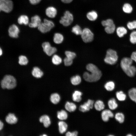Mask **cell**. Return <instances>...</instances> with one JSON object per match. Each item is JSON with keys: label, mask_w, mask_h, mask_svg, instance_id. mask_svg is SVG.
I'll return each mask as SVG.
<instances>
[{"label": "cell", "mask_w": 136, "mask_h": 136, "mask_svg": "<svg viewBox=\"0 0 136 136\" xmlns=\"http://www.w3.org/2000/svg\"><path fill=\"white\" fill-rule=\"evenodd\" d=\"M1 86L3 89H11L15 88L16 85V81L13 76L7 75L5 76L1 82Z\"/></svg>", "instance_id": "cell-1"}, {"label": "cell", "mask_w": 136, "mask_h": 136, "mask_svg": "<svg viewBox=\"0 0 136 136\" xmlns=\"http://www.w3.org/2000/svg\"><path fill=\"white\" fill-rule=\"evenodd\" d=\"M118 58L116 52L113 50L109 49L107 51L104 61L106 63L108 64L114 65L117 62Z\"/></svg>", "instance_id": "cell-2"}, {"label": "cell", "mask_w": 136, "mask_h": 136, "mask_svg": "<svg viewBox=\"0 0 136 136\" xmlns=\"http://www.w3.org/2000/svg\"><path fill=\"white\" fill-rule=\"evenodd\" d=\"M102 74L101 71L99 70L95 72H85L83 74V77L86 81L90 82H94L99 80L101 78Z\"/></svg>", "instance_id": "cell-3"}, {"label": "cell", "mask_w": 136, "mask_h": 136, "mask_svg": "<svg viewBox=\"0 0 136 136\" xmlns=\"http://www.w3.org/2000/svg\"><path fill=\"white\" fill-rule=\"evenodd\" d=\"M54 26V24L52 21L45 19L44 22H41L38 27L41 32L44 33L50 31Z\"/></svg>", "instance_id": "cell-4"}, {"label": "cell", "mask_w": 136, "mask_h": 136, "mask_svg": "<svg viewBox=\"0 0 136 136\" xmlns=\"http://www.w3.org/2000/svg\"><path fill=\"white\" fill-rule=\"evenodd\" d=\"M74 17L72 14L69 11H66L63 16L61 17L59 22L63 26H67L70 25L73 21Z\"/></svg>", "instance_id": "cell-5"}, {"label": "cell", "mask_w": 136, "mask_h": 136, "mask_svg": "<svg viewBox=\"0 0 136 136\" xmlns=\"http://www.w3.org/2000/svg\"><path fill=\"white\" fill-rule=\"evenodd\" d=\"M13 4L11 0H0V12L3 11L9 13L13 9Z\"/></svg>", "instance_id": "cell-6"}, {"label": "cell", "mask_w": 136, "mask_h": 136, "mask_svg": "<svg viewBox=\"0 0 136 136\" xmlns=\"http://www.w3.org/2000/svg\"><path fill=\"white\" fill-rule=\"evenodd\" d=\"M81 36L83 41L86 43L91 42L94 38L93 33L88 28H85L82 30Z\"/></svg>", "instance_id": "cell-7"}, {"label": "cell", "mask_w": 136, "mask_h": 136, "mask_svg": "<svg viewBox=\"0 0 136 136\" xmlns=\"http://www.w3.org/2000/svg\"><path fill=\"white\" fill-rule=\"evenodd\" d=\"M42 46L44 52L49 56L53 55L57 51L55 47L52 46L50 43L48 42H44L42 45Z\"/></svg>", "instance_id": "cell-8"}, {"label": "cell", "mask_w": 136, "mask_h": 136, "mask_svg": "<svg viewBox=\"0 0 136 136\" xmlns=\"http://www.w3.org/2000/svg\"><path fill=\"white\" fill-rule=\"evenodd\" d=\"M94 103L93 100L88 99L86 102L80 106L79 108V110L83 112L89 111L92 108Z\"/></svg>", "instance_id": "cell-9"}, {"label": "cell", "mask_w": 136, "mask_h": 136, "mask_svg": "<svg viewBox=\"0 0 136 136\" xmlns=\"http://www.w3.org/2000/svg\"><path fill=\"white\" fill-rule=\"evenodd\" d=\"M19 31V29L18 27L14 24L11 25L8 29L9 36L11 37L14 38L18 37Z\"/></svg>", "instance_id": "cell-10"}, {"label": "cell", "mask_w": 136, "mask_h": 136, "mask_svg": "<svg viewBox=\"0 0 136 136\" xmlns=\"http://www.w3.org/2000/svg\"><path fill=\"white\" fill-rule=\"evenodd\" d=\"M41 23L40 17L38 15H36L31 18V22L28 23V25L31 28H36L38 27Z\"/></svg>", "instance_id": "cell-11"}, {"label": "cell", "mask_w": 136, "mask_h": 136, "mask_svg": "<svg viewBox=\"0 0 136 136\" xmlns=\"http://www.w3.org/2000/svg\"><path fill=\"white\" fill-rule=\"evenodd\" d=\"M133 60L131 58L125 57L121 60L120 62L121 67L124 71L132 65Z\"/></svg>", "instance_id": "cell-12"}, {"label": "cell", "mask_w": 136, "mask_h": 136, "mask_svg": "<svg viewBox=\"0 0 136 136\" xmlns=\"http://www.w3.org/2000/svg\"><path fill=\"white\" fill-rule=\"evenodd\" d=\"M101 116L103 120L107 122L109 120V118H113L114 117V114L110 110L106 109L102 111Z\"/></svg>", "instance_id": "cell-13"}, {"label": "cell", "mask_w": 136, "mask_h": 136, "mask_svg": "<svg viewBox=\"0 0 136 136\" xmlns=\"http://www.w3.org/2000/svg\"><path fill=\"white\" fill-rule=\"evenodd\" d=\"M5 120L8 123L13 124H16L17 122L18 119L14 114L10 113L6 117Z\"/></svg>", "instance_id": "cell-14"}, {"label": "cell", "mask_w": 136, "mask_h": 136, "mask_svg": "<svg viewBox=\"0 0 136 136\" xmlns=\"http://www.w3.org/2000/svg\"><path fill=\"white\" fill-rule=\"evenodd\" d=\"M46 14L48 17L53 18L56 15L57 11L56 9L52 7H48L46 10Z\"/></svg>", "instance_id": "cell-15"}, {"label": "cell", "mask_w": 136, "mask_h": 136, "mask_svg": "<svg viewBox=\"0 0 136 136\" xmlns=\"http://www.w3.org/2000/svg\"><path fill=\"white\" fill-rule=\"evenodd\" d=\"M31 74L34 77L37 78H41L43 75V71L39 67L36 66L33 68Z\"/></svg>", "instance_id": "cell-16"}, {"label": "cell", "mask_w": 136, "mask_h": 136, "mask_svg": "<svg viewBox=\"0 0 136 136\" xmlns=\"http://www.w3.org/2000/svg\"><path fill=\"white\" fill-rule=\"evenodd\" d=\"M40 121L46 127H48L51 124V121L49 117L46 115L41 116L40 118Z\"/></svg>", "instance_id": "cell-17"}, {"label": "cell", "mask_w": 136, "mask_h": 136, "mask_svg": "<svg viewBox=\"0 0 136 136\" xmlns=\"http://www.w3.org/2000/svg\"><path fill=\"white\" fill-rule=\"evenodd\" d=\"M124 72L128 76L130 77H133L136 74V68L134 66L131 65Z\"/></svg>", "instance_id": "cell-18"}, {"label": "cell", "mask_w": 136, "mask_h": 136, "mask_svg": "<svg viewBox=\"0 0 136 136\" xmlns=\"http://www.w3.org/2000/svg\"><path fill=\"white\" fill-rule=\"evenodd\" d=\"M64 37L61 33H55L53 37V41L56 44H60L63 41Z\"/></svg>", "instance_id": "cell-19"}, {"label": "cell", "mask_w": 136, "mask_h": 136, "mask_svg": "<svg viewBox=\"0 0 136 136\" xmlns=\"http://www.w3.org/2000/svg\"><path fill=\"white\" fill-rule=\"evenodd\" d=\"M82 95V92L79 91H75L72 95L73 100L75 102H79L82 99L81 96Z\"/></svg>", "instance_id": "cell-20"}, {"label": "cell", "mask_w": 136, "mask_h": 136, "mask_svg": "<svg viewBox=\"0 0 136 136\" xmlns=\"http://www.w3.org/2000/svg\"><path fill=\"white\" fill-rule=\"evenodd\" d=\"M65 107L67 111L70 112L74 111L77 108L75 104L69 101L67 102L66 103Z\"/></svg>", "instance_id": "cell-21"}, {"label": "cell", "mask_w": 136, "mask_h": 136, "mask_svg": "<svg viewBox=\"0 0 136 136\" xmlns=\"http://www.w3.org/2000/svg\"><path fill=\"white\" fill-rule=\"evenodd\" d=\"M18 22L20 24L27 25L29 23V18L28 16L25 15L20 16L18 18Z\"/></svg>", "instance_id": "cell-22"}, {"label": "cell", "mask_w": 136, "mask_h": 136, "mask_svg": "<svg viewBox=\"0 0 136 136\" xmlns=\"http://www.w3.org/2000/svg\"><path fill=\"white\" fill-rule=\"evenodd\" d=\"M59 130L60 133L62 134L65 132L67 130V125L65 122L60 121L58 122Z\"/></svg>", "instance_id": "cell-23"}, {"label": "cell", "mask_w": 136, "mask_h": 136, "mask_svg": "<svg viewBox=\"0 0 136 136\" xmlns=\"http://www.w3.org/2000/svg\"><path fill=\"white\" fill-rule=\"evenodd\" d=\"M88 19L91 21L95 20L97 18V13L94 11H91L88 13L86 15Z\"/></svg>", "instance_id": "cell-24"}, {"label": "cell", "mask_w": 136, "mask_h": 136, "mask_svg": "<svg viewBox=\"0 0 136 136\" xmlns=\"http://www.w3.org/2000/svg\"><path fill=\"white\" fill-rule=\"evenodd\" d=\"M116 31L117 35L120 38L123 37L127 32L126 29L122 26L118 27L116 29Z\"/></svg>", "instance_id": "cell-25"}, {"label": "cell", "mask_w": 136, "mask_h": 136, "mask_svg": "<svg viewBox=\"0 0 136 136\" xmlns=\"http://www.w3.org/2000/svg\"><path fill=\"white\" fill-rule=\"evenodd\" d=\"M128 94L131 100L136 103V88H133L129 90Z\"/></svg>", "instance_id": "cell-26"}, {"label": "cell", "mask_w": 136, "mask_h": 136, "mask_svg": "<svg viewBox=\"0 0 136 136\" xmlns=\"http://www.w3.org/2000/svg\"><path fill=\"white\" fill-rule=\"evenodd\" d=\"M60 97L57 93H55L52 94L50 97V100L51 102L54 104L58 103L60 100Z\"/></svg>", "instance_id": "cell-27"}, {"label": "cell", "mask_w": 136, "mask_h": 136, "mask_svg": "<svg viewBox=\"0 0 136 136\" xmlns=\"http://www.w3.org/2000/svg\"><path fill=\"white\" fill-rule=\"evenodd\" d=\"M108 105L109 108L111 110H114L118 107L116 101L114 98H112L109 100Z\"/></svg>", "instance_id": "cell-28"}, {"label": "cell", "mask_w": 136, "mask_h": 136, "mask_svg": "<svg viewBox=\"0 0 136 136\" xmlns=\"http://www.w3.org/2000/svg\"><path fill=\"white\" fill-rule=\"evenodd\" d=\"M105 107L104 103L100 100L96 101L94 104L95 109L98 111H100L103 110L104 108Z\"/></svg>", "instance_id": "cell-29"}, {"label": "cell", "mask_w": 136, "mask_h": 136, "mask_svg": "<svg viewBox=\"0 0 136 136\" xmlns=\"http://www.w3.org/2000/svg\"><path fill=\"white\" fill-rule=\"evenodd\" d=\"M81 81V77L79 75L73 76L71 79V81L72 84L75 85H77L80 84Z\"/></svg>", "instance_id": "cell-30"}, {"label": "cell", "mask_w": 136, "mask_h": 136, "mask_svg": "<svg viewBox=\"0 0 136 136\" xmlns=\"http://www.w3.org/2000/svg\"><path fill=\"white\" fill-rule=\"evenodd\" d=\"M57 117L58 119L60 120H66L68 117L67 114L65 110H62L57 112Z\"/></svg>", "instance_id": "cell-31"}, {"label": "cell", "mask_w": 136, "mask_h": 136, "mask_svg": "<svg viewBox=\"0 0 136 136\" xmlns=\"http://www.w3.org/2000/svg\"><path fill=\"white\" fill-rule=\"evenodd\" d=\"M105 30L108 34L113 33L115 31L116 27L114 23L108 25L105 27Z\"/></svg>", "instance_id": "cell-32"}, {"label": "cell", "mask_w": 136, "mask_h": 136, "mask_svg": "<svg viewBox=\"0 0 136 136\" xmlns=\"http://www.w3.org/2000/svg\"><path fill=\"white\" fill-rule=\"evenodd\" d=\"M52 61L54 64L55 65H58L61 63L62 59L61 57L58 55L54 54L52 57Z\"/></svg>", "instance_id": "cell-33"}, {"label": "cell", "mask_w": 136, "mask_h": 136, "mask_svg": "<svg viewBox=\"0 0 136 136\" xmlns=\"http://www.w3.org/2000/svg\"><path fill=\"white\" fill-rule=\"evenodd\" d=\"M115 117L116 120L120 123H122L124 121V116L122 113H117L115 115Z\"/></svg>", "instance_id": "cell-34"}, {"label": "cell", "mask_w": 136, "mask_h": 136, "mask_svg": "<svg viewBox=\"0 0 136 136\" xmlns=\"http://www.w3.org/2000/svg\"><path fill=\"white\" fill-rule=\"evenodd\" d=\"M104 87L107 91H112L114 89L115 84L112 81H109L107 82L105 85Z\"/></svg>", "instance_id": "cell-35"}, {"label": "cell", "mask_w": 136, "mask_h": 136, "mask_svg": "<svg viewBox=\"0 0 136 136\" xmlns=\"http://www.w3.org/2000/svg\"><path fill=\"white\" fill-rule=\"evenodd\" d=\"M116 97L117 99L120 101H124L126 98V95L122 91H117L116 93Z\"/></svg>", "instance_id": "cell-36"}, {"label": "cell", "mask_w": 136, "mask_h": 136, "mask_svg": "<svg viewBox=\"0 0 136 136\" xmlns=\"http://www.w3.org/2000/svg\"><path fill=\"white\" fill-rule=\"evenodd\" d=\"M122 10L125 13H130L132 12L133 8L132 6L130 4L126 3L123 5L122 7Z\"/></svg>", "instance_id": "cell-37"}, {"label": "cell", "mask_w": 136, "mask_h": 136, "mask_svg": "<svg viewBox=\"0 0 136 136\" xmlns=\"http://www.w3.org/2000/svg\"><path fill=\"white\" fill-rule=\"evenodd\" d=\"M28 61L27 57L25 56L21 55L19 57V63L21 65H27Z\"/></svg>", "instance_id": "cell-38"}, {"label": "cell", "mask_w": 136, "mask_h": 136, "mask_svg": "<svg viewBox=\"0 0 136 136\" xmlns=\"http://www.w3.org/2000/svg\"><path fill=\"white\" fill-rule=\"evenodd\" d=\"M72 31L76 35H81L82 30L79 25H76L72 27Z\"/></svg>", "instance_id": "cell-39"}, {"label": "cell", "mask_w": 136, "mask_h": 136, "mask_svg": "<svg viewBox=\"0 0 136 136\" xmlns=\"http://www.w3.org/2000/svg\"><path fill=\"white\" fill-rule=\"evenodd\" d=\"M86 68L87 70L89 72H96L99 70L96 65L92 63L88 64Z\"/></svg>", "instance_id": "cell-40"}, {"label": "cell", "mask_w": 136, "mask_h": 136, "mask_svg": "<svg viewBox=\"0 0 136 136\" xmlns=\"http://www.w3.org/2000/svg\"><path fill=\"white\" fill-rule=\"evenodd\" d=\"M130 41L131 43L132 44L136 43V31H132L130 34Z\"/></svg>", "instance_id": "cell-41"}, {"label": "cell", "mask_w": 136, "mask_h": 136, "mask_svg": "<svg viewBox=\"0 0 136 136\" xmlns=\"http://www.w3.org/2000/svg\"><path fill=\"white\" fill-rule=\"evenodd\" d=\"M65 54L66 57L72 60L76 56V54L75 53L70 51H65Z\"/></svg>", "instance_id": "cell-42"}, {"label": "cell", "mask_w": 136, "mask_h": 136, "mask_svg": "<svg viewBox=\"0 0 136 136\" xmlns=\"http://www.w3.org/2000/svg\"><path fill=\"white\" fill-rule=\"evenodd\" d=\"M127 27L130 30H132L136 28V21L129 22L127 24Z\"/></svg>", "instance_id": "cell-43"}, {"label": "cell", "mask_w": 136, "mask_h": 136, "mask_svg": "<svg viewBox=\"0 0 136 136\" xmlns=\"http://www.w3.org/2000/svg\"><path fill=\"white\" fill-rule=\"evenodd\" d=\"M63 61L64 65L66 66L71 65L73 63V60L66 57L64 59Z\"/></svg>", "instance_id": "cell-44"}, {"label": "cell", "mask_w": 136, "mask_h": 136, "mask_svg": "<svg viewBox=\"0 0 136 136\" xmlns=\"http://www.w3.org/2000/svg\"><path fill=\"white\" fill-rule=\"evenodd\" d=\"M101 24L103 26L105 27L107 25L114 23L113 21L111 19H108L101 22Z\"/></svg>", "instance_id": "cell-45"}, {"label": "cell", "mask_w": 136, "mask_h": 136, "mask_svg": "<svg viewBox=\"0 0 136 136\" xmlns=\"http://www.w3.org/2000/svg\"><path fill=\"white\" fill-rule=\"evenodd\" d=\"M78 134V132L77 131H75L72 132H67L66 134V136H77Z\"/></svg>", "instance_id": "cell-46"}, {"label": "cell", "mask_w": 136, "mask_h": 136, "mask_svg": "<svg viewBox=\"0 0 136 136\" xmlns=\"http://www.w3.org/2000/svg\"><path fill=\"white\" fill-rule=\"evenodd\" d=\"M131 59L136 62V51L133 52L131 56Z\"/></svg>", "instance_id": "cell-47"}, {"label": "cell", "mask_w": 136, "mask_h": 136, "mask_svg": "<svg viewBox=\"0 0 136 136\" xmlns=\"http://www.w3.org/2000/svg\"><path fill=\"white\" fill-rule=\"evenodd\" d=\"M41 0H29L30 3L32 4L35 5L39 3Z\"/></svg>", "instance_id": "cell-48"}, {"label": "cell", "mask_w": 136, "mask_h": 136, "mask_svg": "<svg viewBox=\"0 0 136 136\" xmlns=\"http://www.w3.org/2000/svg\"><path fill=\"white\" fill-rule=\"evenodd\" d=\"M63 3H69L72 2L73 0H61Z\"/></svg>", "instance_id": "cell-49"}, {"label": "cell", "mask_w": 136, "mask_h": 136, "mask_svg": "<svg viewBox=\"0 0 136 136\" xmlns=\"http://www.w3.org/2000/svg\"><path fill=\"white\" fill-rule=\"evenodd\" d=\"M4 127V123L3 122L0 120V130H1Z\"/></svg>", "instance_id": "cell-50"}, {"label": "cell", "mask_w": 136, "mask_h": 136, "mask_svg": "<svg viewBox=\"0 0 136 136\" xmlns=\"http://www.w3.org/2000/svg\"><path fill=\"white\" fill-rule=\"evenodd\" d=\"M3 53V52H2V50L1 49V48L0 47V56Z\"/></svg>", "instance_id": "cell-51"}, {"label": "cell", "mask_w": 136, "mask_h": 136, "mask_svg": "<svg viewBox=\"0 0 136 136\" xmlns=\"http://www.w3.org/2000/svg\"><path fill=\"white\" fill-rule=\"evenodd\" d=\"M127 136H132V134H127Z\"/></svg>", "instance_id": "cell-52"}, {"label": "cell", "mask_w": 136, "mask_h": 136, "mask_svg": "<svg viewBox=\"0 0 136 136\" xmlns=\"http://www.w3.org/2000/svg\"><path fill=\"white\" fill-rule=\"evenodd\" d=\"M42 136H47V135H46V134H43L42 135Z\"/></svg>", "instance_id": "cell-53"}]
</instances>
